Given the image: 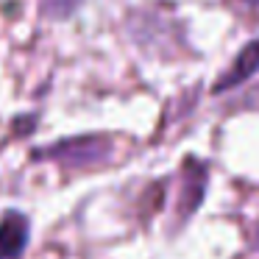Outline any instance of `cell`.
Listing matches in <instances>:
<instances>
[{"mask_svg": "<svg viewBox=\"0 0 259 259\" xmlns=\"http://www.w3.org/2000/svg\"><path fill=\"white\" fill-rule=\"evenodd\" d=\"M114 145L109 137L101 134H87V137H73V140H62L51 148L36 151V159H51L59 162L62 167H75V170H92L101 167L112 159Z\"/></svg>", "mask_w": 259, "mask_h": 259, "instance_id": "obj_1", "label": "cell"}, {"mask_svg": "<svg viewBox=\"0 0 259 259\" xmlns=\"http://www.w3.org/2000/svg\"><path fill=\"white\" fill-rule=\"evenodd\" d=\"M206 181H209V167L198 159H187L181 164V190H179V203H176V218L179 223L190 220L198 212L206 195Z\"/></svg>", "mask_w": 259, "mask_h": 259, "instance_id": "obj_2", "label": "cell"}, {"mask_svg": "<svg viewBox=\"0 0 259 259\" xmlns=\"http://www.w3.org/2000/svg\"><path fill=\"white\" fill-rule=\"evenodd\" d=\"M28 245V218L23 212H9L0 220V259L23 256Z\"/></svg>", "mask_w": 259, "mask_h": 259, "instance_id": "obj_3", "label": "cell"}, {"mask_svg": "<svg viewBox=\"0 0 259 259\" xmlns=\"http://www.w3.org/2000/svg\"><path fill=\"white\" fill-rule=\"evenodd\" d=\"M253 73H259V39L248 42L245 48H242L240 53H237L234 64L229 67V73L223 75V78L214 84V92H226L231 90V87L242 84V81H248Z\"/></svg>", "mask_w": 259, "mask_h": 259, "instance_id": "obj_4", "label": "cell"}, {"mask_svg": "<svg viewBox=\"0 0 259 259\" xmlns=\"http://www.w3.org/2000/svg\"><path fill=\"white\" fill-rule=\"evenodd\" d=\"M248 242H251L253 251H259V220H256V226L251 229V237H248Z\"/></svg>", "mask_w": 259, "mask_h": 259, "instance_id": "obj_5", "label": "cell"}]
</instances>
